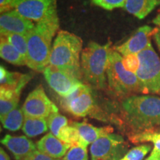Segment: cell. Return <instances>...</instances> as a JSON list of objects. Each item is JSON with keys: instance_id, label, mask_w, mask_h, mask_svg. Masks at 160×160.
Masks as SVG:
<instances>
[{"instance_id": "6da1fadb", "label": "cell", "mask_w": 160, "mask_h": 160, "mask_svg": "<svg viewBox=\"0 0 160 160\" xmlns=\"http://www.w3.org/2000/svg\"><path fill=\"white\" fill-rule=\"evenodd\" d=\"M122 117L133 131L140 133L160 126V97L152 95H132L121 103Z\"/></svg>"}, {"instance_id": "7a4b0ae2", "label": "cell", "mask_w": 160, "mask_h": 160, "mask_svg": "<svg viewBox=\"0 0 160 160\" xmlns=\"http://www.w3.org/2000/svg\"><path fill=\"white\" fill-rule=\"evenodd\" d=\"M59 27L58 16L35 25L27 35V65L37 72H42L49 65L52 39Z\"/></svg>"}, {"instance_id": "3957f363", "label": "cell", "mask_w": 160, "mask_h": 160, "mask_svg": "<svg viewBox=\"0 0 160 160\" xmlns=\"http://www.w3.org/2000/svg\"><path fill=\"white\" fill-rule=\"evenodd\" d=\"M82 39L74 33L59 31L52 45L49 65L81 79L80 53L82 52Z\"/></svg>"}, {"instance_id": "277c9868", "label": "cell", "mask_w": 160, "mask_h": 160, "mask_svg": "<svg viewBox=\"0 0 160 160\" xmlns=\"http://www.w3.org/2000/svg\"><path fill=\"white\" fill-rule=\"evenodd\" d=\"M111 45L110 41L105 45L91 42L82 52V76L90 87L102 90L107 88V68Z\"/></svg>"}, {"instance_id": "5b68a950", "label": "cell", "mask_w": 160, "mask_h": 160, "mask_svg": "<svg viewBox=\"0 0 160 160\" xmlns=\"http://www.w3.org/2000/svg\"><path fill=\"white\" fill-rule=\"evenodd\" d=\"M107 79L109 88L118 97L124 99L133 93H144L145 91L136 73L127 71L122 65V57L111 50L107 68Z\"/></svg>"}, {"instance_id": "8992f818", "label": "cell", "mask_w": 160, "mask_h": 160, "mask_svg": "<svg viewBox=\"0 0 160 160\" xmlns=\"http://www.w3.org/2000/svg\"><path fill=\"white\" fill-rule=\"evenodd\" d=\"M139 67L136 75L142 86L145 94L160 95V59L153 46L150 45L137 54Z\"/></svg>"}, {"instance_id": "52a82bcc", "label": "cell", "mask_w": 160, "mask_h": 160, "mask_svg": "<svg viewBox=\"0 0 160 160\" xmlns=\"http://www.w3.org/2000/svg\"><path fill=\"white\" fill-rule=\"evenodd\" d=\"M61 106L64 110L77 117L91 116L102 119L97 111L94 98L89 85L82 84L71 95L62 97Z\"/></svg>"}, {"instance_id": "ba28073f", "label": "cell", "mask_w": 160, "mask_h": 160, "mask_svg": "<svg viewBox=\"0 0 160 160\" xmlns=\"http://www.w3.org/2000/svg\"><path fill=\"white\" fill-rule=\"evenodd\" d=\"M11 7L37 23L58 16L57 0H13Z\"/></svg>"}, {"instance_id": "9c48e42d", "label": "cell", "mask_w": 160, "mask_h": 160, "mask_svg": "<svg viewBox=\"0 0 160 160\" xmlns=\"http://www.w3.org/2000/svg\"><path fill=\"white\" fill-rule=\"evenodd\" d=\"M125 151L126 145L122 137L113 133L100 137L90 148L92 160H118Z\"/></svg>"}, {"instance_id": "30bf717a", "label": "cell", "mask_w": 160, "mask_h": 160, "mask_svg": "<svg viewBox=\"0 0 160 160\" xmlns=\"http://www.w3.org/2000/svg\"><path fill=\"white\" fill-rule=\"evenodd\" d=\"M25 117L48 119L52 113H58L59 110L48 97L42 86L39 85L26 98L22 107Z\"/></svg>"}, {"instance_id": "8fae6325", "label": "cell", "mask_w": 160, "mask_h": 160, "mask_svg": "<svg viewBox=\"0 0 160 160\" xmlns=\"http://www.w3.org/2000/svg\"><path fill=\"white\" fill-rule=\"evenodd\" d=\"M43 74L50 87L62 98L71 95L83 84L80 79L50 65L44 70Z\"/></svg>"}, {"instance_id": "7c38bea8", "label": "cell", "mask_w": 160, "mask_h": 160, "mask_svg": "<svg viewBox=\"0 0 160 160\" xmlns=\"http://www.w3.org/2000/svg\"><path fill=\"white\" fill-rule=\"evenodd\" d=\"M154 28L148 25L139 28L137 31L122 45L115 46L114 51H117L122 57L130 54H138L151 45V37H153Z\"/></svg>"}, {"instance_id": "4fadbf2b", "label": "cell", "mask_w": 160, "mask_h": 160, "mask_svg": "<svg viewBox=\"0 0 160 160\" xmlns=\"http://www.w3.org/2000/svg\"><path fill=\"white\" fill-rule=\"evenodd\" d=\"M34 26L33 22L23 17L15 10L2 13L0 17L1 33H11L28 35Z\"/></svg>"}, {"instance_id": "5bb4252c", "label": "cell", "mask_w": 160, "mask_h": 160, "mask_svg": "<svg viewBox=\"0 0 160 160\" xmlns=\"http://www.w3.org/2000/svg\"><path fill=\"white\" fill-rule=\"evenodd\" d=\"M1 142L13 153L17 160H24L37 150L35 144L24 136L13 137L7 134L1 140Z\"/></svg>"}, {"instance_id": "9a60e30c", "label": "cell", "mask_w": 160, "mask_h": 160, "mask_svg": "<svg viewBox=\"0 0 160 160\" xmlns=\"http://www.w3.org/2000/svg\"><path fill=\"white\" fill-rule=\"evenodd\" d=\"M71 124L74 126L77 130L80 145L85 146L86 148L89 144L93 143L104 135L113 133V129L110 126L98 128L86 122H72Z\"/></svg>"}, {"instance_id": "2e32d148", "label": "cell", "mask_w": 160, "mask_h": 160, "mask_svg": "<svg viewBox=\"0 0 160 160\" xmlns=\"http://www.w3.org/2000/svg\"><path fill=\"white\" fill-rule=\"evenodd\" d=\"M70 148L71 146L58 139L51 132L44 136L37 145L38 151L54 159L63 158Z\"/></svg>"}, {"instance_id": "e0dca14e", "label": "cell", "mask_w": 160, "mask_h": 160, "mask_svg": "<svg viewBox=\"0 0 160 160\" xmlns=\"http://www.w3.org/2000/svg\"><path fill=\"white\" fill-rule=\"evenodd\" d=\"M32 79L31 73H20L11 72L1 65L0 67V84L1 88L14 90L21 93L22 89Z\"/></svg>"}, {"instance_id": "ac0fdd59", "label": "cell", "mask_w": 160, "mask_h": 160, "mask_svg": "<svg viewBox=\"0 0 160 160\" xmlns=\"http://www.w3.org/2000/svg\"><path fill=\"white\" fill-rule=\"evenodd\" d=\"M160 5V0H126L123 8L138 19H142Z\"/></svg>"}, {"instance_id": "d6986e66", "label": "cell", "mask_w": 160, "mask_h": 160, "mask_svg": "<svg viewBox=\"0 0 160 160\" xmlns=\"http://www.w3.org/2000/svg\"><path fill=\"white\" fill-rule=\"evenodd\" d=\"M21 93L14 90L0 88V118L17 108Z\"/></svg>"}, {"instance_id": "ffe728a7", "label": "cell", "mask_w": 160, "mask_h": 160, "mask_svg": "<svg viewBox=\"0 0 160 160\" xmlns=\"http://www.w3.org/2000/svg\"><path fill=\"white\" fill-rule=\"evenodd\" d=\"M0 56L2 59L12 65H27L25 58L2 36L0 39Z\"/></svg>"}, {"instance_id": "44dd1931", "label": "cell", "mask_w": 160, "mask_h": 160, "mask_svg": "<svg viewBox=\"0 0 160 160\" xmlns=\"http://www.w3.org/2000/svg\"><path fill=\"white\" fill-rule=\"evenodd\" d=\"M23 133L28 137H35L45 133L48 129V119L25 117L22 125Z\"/></svg>"}, {"instance_id": "7402d4cb", "label": "cell", "mask_w": 160, "mask_h": 160, "mask_svg": "<svg viewBox=\"0 0 160 160\" xmlns=\"http://www.w3.org/2000/svg\"><path fill=\"white\" fill-rule=\"evenodd\" d=\"M130 141L133 143L145 142H150L153 144V148L152 151L160 153V131L159 130H150L140 133H132L129 137Z\"/></svg>"}, {"instance_id": "603a6c76", "label": "cell", "mask_w": 160, "mask_h": 160, "mask_svg": "<svg viewBox=\"0 0 160 160\" xmlns=\"http://www.w3.org/2000/svg\"><path fill=\"white\" fill-rule=\"evenodd\" d=\"M25 114H24L22 108L17 107L13 111L8 113L1 119L2 124L5 129L11 131H19L22 128Z\"/></svg>"}, {"instance_id": "cb8c5ba5", "label": "cell", "mask_w": 160, "mask_h": 160, "mask_svg": "<svg viewBox=\"0 0 160 160\" xmlns=\"http://www.w3.org/2000/svg\"><path fill=\"white\" fill-rule=\"evenodd\" d=\"M10 43L27 60L28 56V39L27 35L19 34V33H1Z\"/></svg>"}, {"instance_id": "d4e9b609", "label": "cell", "mask_w": 160, "mask_h": 160, "mask_svg": "<svg viewBox=\"0 0 160 160\" xmlns=\"http://www.w3.org/2000/svg\"><path fill=\"white\" fill-rule=\"evenodd\" d=\"M48 125L51 133L56 137H59L60 132L68 125L67 118L58 113H53L48 118Z\"/></svg>"}, {"instance_id": "484cf974", "label": "cell", "mask_w": 160, "mask_h": 160, "mask_svg": "<svg viewBox=\"0 0 160 160\" xmlns=\"http://www.w3.org/2000/svg\"><path fill=\"white\" fill-rule=\"evenodd\" d=\"M150 145H141L133 148L126 153L121 159L118 160H142L151 151Z\"/></svg>"}, {"instance_id": "4316f807", "label": "cell", "mask_w": 160, "mask_h": 160, "mask_svg": "<svg viewBox=\"0 0 160 160\" xmlns=\"http://www.w3.org/2000/svg\"><path fill=\"white\" fill-rule=\"evenodd\" d=\"M62 160H88L87 148L81 145L71 146Z\"/></svg>"}, {"instance_id": "83f0119b", "label": "cell", "mask_w": 160, "mask_h": 160, "mask_svg": "<svg viewBox=\"0 0 160 160\" xmlns=\"http://www.w3.org/2000/svg\"><path fill=\"white\" fill-rule=\"evenodd\" d=\"M125 2L126 0H92L93 5L107 11H112L120 8H123Z\"/></svg>"}, {"instance_id": "f1b7e54d", "label": "cell", "mask_w": 160, "mask_h": 160, "mask_svg": "<svg viewBox=\"0 0 160 160\" xmlns=\"http://www.w3.org/2000/svg\"><path fill=\"white\" fill-rule=\"evenodd\" d=\"M122 65L127 71L136 73L139 67V59L137 54H130L122 57Z\"/></svg>"}, {"instance_id": "f546056e", "label": "cell", "mask_w": 160, "mask_h": 160, "mask_svg": "<svg viewBox=\"0 0 160 160\" xmlns=\"http://www.w3.org/2000/svg\"><path fill=\"white\" fill-rule=\"evenodd\" d=\"M24 160H59L58 159L50 157V156L42 153L41 151L36 150L32 152L31 154H29Z\"/></svg>"}, {"instance_id": "4dcf8cb0", "label": "cell", "mask_w": 160, "mask_h": 160, "mask_svg": "<svg viewBox=\"0 0 160 160\" xmlns=\"http://www.w3.org/2000/svg\"><path fill=\"white\" fill-rule=\"evenodd\" d=\"M13 0H0V12L1 14L11 11V4Z\"/></svg>"}, {"instance_id": "1f68e13d", "label": "cell", "mask_w": 160, "mask_h": 160, "mask_svg": "<svg viewBox=\"0 0 160 160\" xmlns=\"http://www.w3.org/2000/svg\"><path fill=\"white\" fill-rule=\"evenodd\" d=\"M153 39L155 40V42L157 44L158 48L160 51V28H154V32L153 34Z\"/></svg>"}, {"instance_id": "d6a6232c", "label": "cell", "mask_w": 160, "mask_h": 160, "mask_svg": "<svg viewBox=\"0 0 160 160\" xmlns=\"http://www.w3.org/2000/svg\"><path fill=\"white\" fill-rule=\"evenodd\" d=\"M145 160H160V153L151 151V155H150L149 157H148Z\"/></svg>"}, {"instance_id": "836d02e7", "label": "cell", "mask_w": 160, "mask_h": 160, "mask_svg": "<svg viewBox=\"0 0 160 160\" xmlns=\"http://www.w3.org/2000/svg\"><path fill=\"white\" fill-rule=\"evenodd\" d=\"M0 160H11L9 156L4 151L3 148L0 149Z\"/></svg>"}, {"instance_id": "e575fe53", "label": "cell", "mask_w": 160, "mask_h": 160, "mask_svg": "<svg viewBox=\"0 0 160 160\" xmlns=\"http://www.w3.org/2000/svg\"><path fill=\"white\" fill-rule=\"evenodd\" d=\"M153 23L157 25V27H159V28H160V11L159 13H158L157 17L153 19Z\"/></svg>"}]
</instances>
